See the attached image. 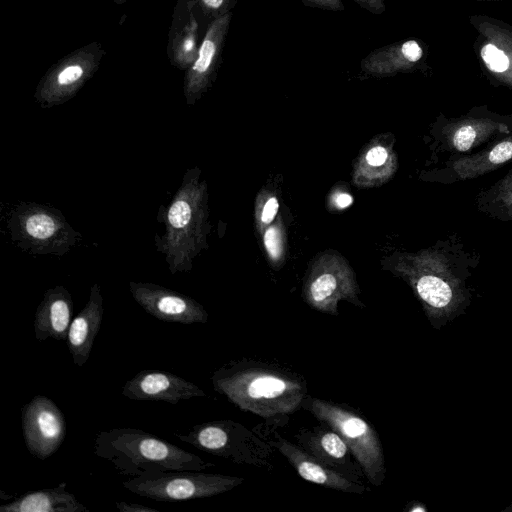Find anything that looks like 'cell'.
<instances>
[{
  "label": "cell",
  "mask_w": 512,
  "mask_h": 512,
  "mask_svg": "<svg viewBox=\"0 0 512 512\" xmlns=\"http://www.w3.org/2000/svg\"><path fill=\"white\" fill-rule=\"evenodd\" d=\"M103 314L101 289L98 283H94L85 306L72 320L66 339L69 353L78 367H82L89 359Z\"/></svg>",
  "instance_id": "20"
},
{
  "label": "cell",
  "mask_w": 512,
  "mask_h": 512,
  "mask_svg": "<svg viewBox=\"0 0 512 512\" xmlns=\"http://www.w3.org/2000/svg\"><path fill=\"white\" fill-rule=\"evenodd\" d=\"M203 471L179 470L149 473L130 478L122 482V485L139 496L155 501L174 502L216 496L244 482L242 477Z\"/></svg>",
  "instance_id": "8"
},
{
  "label": "cell",
  "mask_w": 512,
  "mask_h": 512,
  "mask_svg": "<svg viewBox=\"0 0 512 512\" xmlns=\"http://www.w3.org/2000/svg\"><path fill=\"white\" fill-rule=\"evenodd\" d=\"M269 443L287 459L297 474L308 482L345 493L361 495L368 491L364 484L347 479L279 434H275V438L269 440Z\"/></svg>",
  "instance_id": "18"
},
{
  "label": "cell",
  "mask_w": 512,
  "mask_h": 512,
  "mask_svg": "<svg viewBox=\"0 0 512 512\" xmlns=\"http://www.w3.org/2000/svg\"><path fill=\"white\" fill-rule=\"evenodd\" d=\"M94 453L109 461L117 473L131 478L149 473L215 467L196 454L134 428L100 431L94 440Z\"/></svg>",
  "instance_id": "4"
},
{
  "label": "cell",
  "mask_w": 512,
  "mask_h": 512,
  "mask_svg": "<svg viewBox=\"0 0 512 512\" xmlns=\"http://www.w3.org/2000/svg\"><path fill=\"white\" fill-rule=\"evenodd\" d=\"M305 6H309L312 8H318L322 10L329 11H343L344 4L342 0H299Z\"/></svg>",
  "instance_id": "27"
},
{
  "label": "cell",
  "mask_w": 512,
  "mask_h": 512,
  "mask_svg": "<svg viewBox=\"0 0 512 512\" xmlns=\"http://www.w3.org/2000/svg\"><path fill=\"white\" fill-rule=\"evenodd\" d=\"M89 68L82 63H71L53 72L39 86L36 99L44 107L59 105L71 97L88 77Z\"/></svg>",
  "instance_id": "23"
},
{
  "label": "cell",
  "mask_w": 512,
  "mask_h": 512,
  "mask_svg": "<svg viewBox=\"0 0 512 512\" xmlns=\"http://www.w3.org/2000/svg\"><path fill=\"white\" fill-rule=\"evenodd\" d=\"M362 9L375 14L380 15L385 12L386 4L384 0H352Z\"/></svg>",
  "instance_id": "28"
},
{
  "label": "cell",
  "mask_w": 512,
  "mask_h": 512,
  "mask_svg": "<svg viewBox=\"0 0 512 512\" xmlns=\"http://www.w3.org/2000/svg\"><path fill=\"white\" fill-rule=\"evenodd\" d=\"M389 160V151L381 145H377L369 149L365 156V161L370 167H380L386 165Z\"/></svg>",
  "instance_id": "26"
},
{
  "label": "cell",
  "mask_w": 512,
  "mask_h": 512,
  "mask_svg": "<svg viewBox=\"0 0 512 512\" xmlns=\"http://www.w3.org/2000/svg\"><path fill=\"white\" fill-rule=\"evenodd\" d=\"M504 511H512V503L504 509Z\"/></svg>",
  "instance_id": "33"
},
{
  "label": "cell",
  "mask_w": 512,
  "mask_h": 512,
  "mask_svg": "<svg viewBox=\"0 0 512 512\" xmlns=\"http://www.w3.org/2000/svg\"><path fill=\"white\" fill-rule=\"evenodd\" d=\"M403 277L435 329L463 314L471 303L468 279L478 263L464 245L452 238L407 258Z\"/></svg>",
  "instance_id": "2"
},
{
  "label": "cell",
  "mask_w": 512,
  "mask_h": 512,
  "mask_svg": "<svg viewBox=\"0 0 512 512\" xmlns=\"http://www.w3.org/2000/svg\"><path fill=\"white\" fill-rule=\"evenodd\" d=\"M175 436L198 450L238 465L273 468V446L246 426L233 420H216L192 426Z\"/></svg>",
  "instance_id": "7"
},
{
  "label": "cell",
  "mask_w": 512,
  "mask_h": 512,
  "mask_svg": "<svg viewBox=\"0 0 512 512\" xmlns=\"http://www.w3.org/2000/svg\"><path fill=\"white\" fill-rule=\"evenodd\" d=\"M477 209L498 221H512V169L500 180L480 191L475 199Z\"/></svg>",
  "instance_id": "24"
},
{
  "label": "cell",
  "mask_w": 512,
  "mask_h": 512,
  "mask_svg": "<svg viewBox=\"0 0 512 512\" xmlns=\"http://www.w3.org/2000/svg\"><path fill=\"white\" fill-rule=\"evenodd\" d=\"M278 206H279L278 200L275 197H270L266 201V203L262 209V214H261L262 223H264V224L271 223V221L274 219V217L277 214Z\"/></svg>",
  "instance_id": "29"
},
{
  "label": "cell",
  "mask_w": 512,
  "mask_h": 512,
  "mask_svg": "<svg viewBox=\"0 0 512 512\" xmlns=\"http://www.w3.org/2000/svg\"><path fill=\"white\" fill-rule=\"evenodd\" d=\"M229 0H202L203 4L210 10L218 11L226 7Z\"/></svg>",
  "instance_id": "32"
},
{
  "label": "cell",
  "mask_w": 512,
  "mask_h": 512,
  "mask_svg": "<svg viewBox=\"0 0 512 512\" xmlns=\"http://www.w3.org/2000/svg\"><path fill=\"white\" fill-rule=\"evenodd\" d=\"M73 300L62 285L49 288L39 303L34 318L35 337L39 341L48 338L66 340L72 322Z\"/></svg>",
  "instance_id": "21"
},
{
  "label": "cell",
  "mask_w": 512,
  "mask_h": 512,
  "mask_svg": "<svg viewBox=\"0 0 512 512\" xmlns=\"http://www.w3.org/2000/svg\"><path fill=\"white\" fill-rule=\"evenodd\" d=\"M213 388L240 410L284 427L308 395L304 378L286 368L256 360L230 361L214 371Z\"/></svg>",
  "instance_id": "1"
},
{
  "label": "cell",
  "mask_w": 512,
  "mask_h": 512,
  "mask_svg": "<svg viewBox=\"0 0 512 512\" xmlns=\"http://www.w3.org/2000/svg\"><path fill=\"white\" fill-rule=\"evenodd\" d=\"M157 220L165 232L156 234L155 247L164 255L169 272H189L195 257L207 249L210 231L208 188L198 167L185 172L168 206H160Z\"/></svg>",
  "instance_id": "3"
},
{
  "label": "cell",
  "mask_w": 512,
  "mask_h": 512,
  "mask_svg": "<svg viewBox=\"0 0 512 512\" xmlns=\"http://www.w3.org/2000/svg\"><path fill=\"white\" fill-rule=\"evenodd\" d=\"M7 227L14 244L30 254L63 256L81 239L59 209L35 202L16 205Z\"/></svg>",
  "instance_id": "6"
},
{
  "label": "cell",
  "mask_w": 512,
  "mask_h": 512,
  "mask_svg": "<svg viewBox=\"0 0 512 512\" xmlns=\"http://www.w3.org/2000/svg\"><path fill=\"white\" fill-rule=\"evenodd\" d=\"M22 431L30 454L45 460L54 454L66 436V420L49 398L37 395L21 409Z\"/></svg>",
  "instance_id": "11"
},
{
  "label": "cell",
  "mask_w": 512,
  "mask_h": 512,
  "mask_svg": "<svg viewBox=\"0 0 512 512\" xmlns=\"http://www.w3.org/2000/svg\"><path fill=\"white\" fill-rule=\"evenodd\" d=\"M302 408L343 438L369 483L382 485L386 476L382 442L365 418L351 407L310 395L303 400Z\"/></svg>",
  "instance_id": "5"
},
{
  "label": "cell",
  "mask_w": 512,
  "mask_h": 512,
  "mask_svg": "<svg viewBox=\"0 0 512 512\" xmlns=\"http://www.w3.org/2000/svg\"><path fill=\"white\" fill-rule=\"evenodd\" d=\"M114 1H115V2H117V3H122V2H124L125 0H114Z\"/></svg>",
  "instance_id": "35"
},
{
  "label": "cell",
  "mask_w": 512,
  "mask_h": 512,
  "mask_svg": "<svg viewBox=\"0 0 512 512\" xmlns=\"http://www.w3.org/2000/svg\"><path fill=\"white\" fill-rule=\"evenodd\" d=\"M320 424L311 429H299L294 435L297 445L347 479L362 483L365 474L346 442L332 428Z\"/></svg>",
  "instance_id": "15"
},
{
  "label": "cell",
  "mask_w": 512,
  "mask_h": 512,
  "mask_svg": "<svg viewBox=\"0 0 512 512\" xmlns=\"http://www.w3.org/2000/svg\"><path fill=\"white\" fill-rule=\"evenodd\" d=\"M469 1H503V0H469Z\"/></svg>",
  "instance_id": "34"
},
{
  "label": "cell",
  "mask_w": 512,
  "mask_h": 512,
  "mask_svg": "<svg viewBox=\"0 0 512 512\" xmlns=\"http://www.w3.org/2000/svg\"><path fill=\"white\" fill-rule=\"evenodd\" d=\"M134 300L151 316L164 322L206 323L208 313L195 299L159 284L129 281Z\"/></svg>",
  "instance_id": "12"
},
{
  "label": "cell",
  "mask_w": 512,
  "mask_h": 512,
  "mask_svg": "<svg viewBox=\"0 0 512 512\" xmlns=\"http://www.w3.org/2000/svg\"><path fill=\"white\" fill-rule=\"evenodd\" d=\"M358 286L349 267L322 265L312 271L305 282L303 296L309 306L331 315H338V303L346 300L363 307L358 299Z\"/></svg>",
  "instance_id": "13"
},
{
  "label": "cell",
  "mask_w": 512,
  "mask_h": 512,
  "mask_svg": "<svg viewBox=\"0 0 512 512\" xmlns=\"http://www.w3.org/2000/svg\"><path fill=\"white\" fill-rule=\"evenodd\" d=\"M66 486L62 482L57 487L29 492L1 505L0 512H89Z\"/></svg>",
  "instance_id": "22"
},
{
  "label": "cell",
  "mask_w": 512,
  "mask_h": 512,
  "mask_svg": "<svg viewBox=\"0 0 512 512\" xmlns=\"http://www.w3.org/2000/svg\"><path fill=\"white\" fill-rule=\"evenodd\" d=\"M427 46L416 38H409L379 47L371 51L360 62L366 74L376 77L392 76L429 69L426 63Z\"/></svg>",
  "instance_id": "17"
},
{
  "label": "cell",
  "mask_w": 512,
  "mask_h": 512,
  "mask_svg": "<svg viewBox=\"0 0 512 512\" xmlns=\"http://www.w3.org/2000/svg\"><path fill=\"white\" fill-rule=\"evenodd\" d=\"M476 32L472 48L479 66L495 87L512 92V24L486 14H472Z\"/></svg>",
  "instance_id": "10"
},
{
  "label": "cell",
  "mask_w": 512,
  "mask_h": 512,
  "mask_svg": "<svg viewBox=\"0 0 512 512\" xmlns=\"http://www.w3.org/2000/svg\"><path fill=\"white\" fill-rule=\"evenodd\" d=\"M512 161V133L471 154L449 156L430 172L431 181L445 185L475 179Z\"/></svg>",
  "instance_id": "14"
},
{
  "label": "cell",
  "mask_w": 512,
  "mask_h": 512,
  "mask_svg": "<svg viewBox=\"0 0 512 512\" xmlns=\"http://www.w3.org/2000/svg\"><path fill=\"white\" fill-rule=\"evenodd\" d=\"M353 202V198L350 194L339 193L335 197V205L340 209H345L350 206Z\"/></svg>",
  "instance_id": "31"
},
{
  "label": "cell",
  "mask_w": 512,
  "mask_h": 512,
  "mask_svg": "<svg viewBox=\"0 0 512 512\" xmlns=\"http://www.w3.org/2000/svg\"><path fill=\"white\" fill-rule=\"evenodd\" d=\"M231 18V12L218 16L206 32L198 57L186 78L184 93L190 105L201 96L211 80Z\"/></svg>",
  "instance_id": "19"
},
{
  "label": "cell",
  "mask_w": 512,
  "mask_h": 512,
  "mask_svg": "<svg viewBox=\"0 0 512 512\" xmlns=\"http://www.w3.org/2000/svg\"><path fill=\"white\" fill-rule=\"evenodd\" d=\"M122 395L138 401H164L177 404L206 393L196 384L166 371L143 370L122 387Z\"/></svg>",
  "instance_id": "16"
},
{
  "label": "cell",
  "mask_w": 512,
  "mask_h": 512,
  "mask_svg": "<svg viewBox=\"0 0 512 512\" xmlns=\"http://www.w3.org/2000/svg\"><path fill=\"white\" fill-rule=\"evenodd\" d=\"M116 508L121 512H159L157 509L142 504L116 502Z\"/></svg>",
  "instance_id": "30"
},
{
  "label": "cell",
  "mask_w": 512,
  "mask_h": 512,
  "mask_svg": "<svg viewBox=\"0 0 512 512\" xmlns=\"http://www.w3.org/2000/svg\"><path fill=\"white\" fill-rule=\"evenodd\" d=\"M264 244L270 257L278 260L283 252V237L280 229L274 225L268 228L264 234Z\"/></svg>",
  "instance_id": "25"
},
{
  "label": "cell",
  "mask_w": 512,
  "mask_h": 512,
  "mask_svg": "<svg viewBox=\"0 0 512 512\" xmlns=\"http://www.w3.org/2000/svg\"><path fill=\"white\" fill-rule=\"evenodd\" d=\"M511 133L512 115L494 112L487 105L456 117L440 114L431 130L437 149L449 156L466 154Z\"/></svg>",
  "instance_id": "9"
}]
</instances>
